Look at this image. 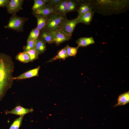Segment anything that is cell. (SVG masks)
<instances>
[{
	"label": "cell",
	"mask_w": 129,
	"mask_h": 129,
	"mask_svg": "<svg viewBox=\"0 0 129 129\" xmlns=\"http://www.w3.org/2000/svg\"><path fill=\"white\" fill-rule=\"evenodd\" d=\"M14 67V62L10 56L0 53V101L12 85Z\"/></svg>",
	"instance_id": "cell-1"
},
{
	"label": "cell",
	"mask_w": 129,
	"mask_h": 129,
	"mask_svg": "<svg viewBox=\"0 0 129 129\" xmlns=\"http://www.w3.org/2000/svg\"><path fill=\"white\" fill-rule=\"evenodd\" d=\"M92 10L101 14L108 15L122 12L128 8V0H90Z\"/></svg>",
	"instance_id": "cell-2"
},
{
	"label": "cell",
	"mask_w": 129,
	"mask_h": 129,
	"mask_svg": "<svg viewBox=\"0 0 129 129\" xmlns=\"http://www.w3.org/2000/svg\"><path fill=\"white\" fill-rule=\"evenodd\" d=\"M67 19L66 15L54 14L49 18L48 23L44 30L50 32L59 29L62 24Z\"/></svg>",
	"instance_id": "cell-3"
},
{
	"label": "cell",
	"mask_w": 129,
	"mask_h": 129,
	"mask_svg": "<svg viewBox=\"0 0 129 129\" xmlns=\"http://www.w3.org/2000/svg\"><path fill=\"white\" fill-rule=\"evenodd\" d=\"M15 14H14L10 18L8 23L5 27L17 31H22L24 24L27 20L26 18L17 16Z\"/></svg>",
	"instance_id": "cell-4"
},
{
	"label": "cell",
	"mask_w": 129,
	"mask_h": 129,
	"mask_svg": "<svg viewBox=\"0 0 129 129\" xmlns=\"http://www.w3.org/2000/svg\"><path fill=\"white\" fill-rule=\"evenodd\" d=\"M78 18H76L71 20L67 19L63 23L60 27V29L68 36L72 37L74 29L79 23Z\"/></svg>",
	"instance_id": "cell-5"
},
{
	"label": "cell",
	"mask_w": 129,
	"mask_h": 129,
	"mask_svg": "<svg viewBox=\"0 0 129 129\" xmlns=\"http://www.w3.org/2000/svg\"><path fill=\"white\" fill-rule=\"evenodd\" d=\"M53 37L54 43L59 45L62 43L69 41L71 38L60 29H58L50 32Z\"/></svg>",
	"instance_id": "cell-6"
},
{
	"label": "cell",
	"mask_w": 129,
	"mask_h": 129,
	"mask_svg": "<svg viewBox=\"0 0 129 129\" xmlns=\"http://www.w3.org/2000/svg\"><path fill=\"white\" fill-rule=\"evenodd\" d=\"M23 0H11L6 7L7 11L9 14H13L19 12L22 9Z\"/></svg>",
	"instance_id": "cell-7"
},
{
	"label": "cell",
	"mask_w": 129,
	"mask_h": 129,
	"mask_svg": "<svg viewBox=\"0 0 129 129\" xmlns=\"http://www.w3.org/2000/svg\"><path fill=\"white\" fill-rule=\"evenodd\" d=\"M32 14L34 16L41 15L49 18L54 14V12L52 7L46 4L39 9L33 11Z\"/></svg>",
	"instance_id": "cell-8"
},
{
	"label": "cell",
	"mask_w": 129,
	"mask_h": 129,
	"mask_svg": "<svg viewBox=\"0 0 129 129\" xmlns=\"http://www.w3.org/2000/svg\"><path fill=\"white\" fill-rule=\"evenodd\" d=\"M80 4L77 11L78 12L77 17H79L82 14L92 10V6L90 0H79Z\"/></svg>",
	"instance_id": "cell-9"
},
{
	"label": "cell",
	"mask_w": 129,
	"mask_h": 129,
	"mask_svg": "<svg viewBox=\"0 0 129 129\" xmlns=\"http://www.w3.org/2000/svg\"><path fill=\"white\" fill-rule=\"evenodd\" d=\"M68 0H61L57 5L53 7L54 14L66 15Z\"/></svg>",
	"instance_id": "cell-10"
},
{
	"label": "cell",
	"mask_w": 129,
	"mask_h": 129,
	"mask_svg": "<svg viewBox=\"0 0 129 129\" xmlns=\"http://www.w3.org/2000/svg\"><path fill=\"white\" fill-rule=\"evenodd\" d=\"M40 68V67L38 66L35 69L27 71L18 76L13 77V79L14 80L16 79H22L38 76Z\"/></svg>",
	"instance_id": "cell-11"
},
{
	"label": "cell",
	"mask_w": 129,
	"mask_h": 129,
	"mask_svg": "<svg viewBox=\"0 0 129 129\" xmlns=\"http://www.w3.org/2000/svg\"><path fill=\"white\" fill-rule=\"evenodd\" d=\"M33 111L32 108H26L20 106L16 107L12 110L5 112L6 114H13L21 116L32 112Z\"/></svg>",
	"instance_id": "cell-12"
},
{
	"label": "cell",
	"mask_w": 129,
	"mask_h": 129,
	"mask_svg": "<svg viewBox=\"0 0 129 129\" xmlns=\"http://www.w3.org/2000/svg\"><path fill=\"white\" fill-rule=\"evenodd\" d=\"M94 12L92 10L82 14L78 17L79 23H81L86 25L90 24L92 20Z\"/></svg>",
	"instance_id": "cell-13"
},
{
	"label": "cell",
	"mask_w": 129,
	"mask_h": 129,
	"mask_svg": "<svg viewBox=\"0 0 129 129\" xmlns=\"http://www.w3.org/2000/svg\"><path fill=\"white\" fill-rule=\"evenodd\" d=\"M34 16L36 17L37 21L36 27L40 31L44 30L48 23L49 18L41 15Z\"/></svg>",
	"instance_id": "cell-14"
},
{
	"label": "cell",
	"mask_w": 129,
	"mask_h": 129,
	"mask_svg": "<svg viewBox=\"0 0 129 129\" xmlns=\"http://www.w3.org/2000/svg\"><path fill=\"white\" fill-rule=\"evenodd\" d=\"M76 42L78 45L77 46L79 48L86 47L90 44L94 43L95 41L92 37H82L77 39Z\"/></svg>",
	"instance_id": "cell-15"
},
{
	"label": "cell",
	"mask_w": 129,
	"mask_h": 129,
	"mask_svg": "<svg viewBox=\"0 0 129 129\" xmlns=\"http://www.w3.org/2000/svg\"><path fill=\"white\" fill-rule=\"evenodd\" d=\"M34 48L39 54H42L47 49L46 43L39 37L36 40Z\"/></svg>",
	"instance_id": "cell-16"
},
{
	"label": "cell",
	"mask_w": 129,
	"mask_h": 129,
	"mask_svg": "<svg viewBox=\"0 0 129 129\" xmlns=\"http://www.w3.org/2000/svg\"><path fill=\"white\" fill-rule=\"evenodd\" d=\"M129 102V92H126L120 94L118 99L117 103L114 105L117 106L125 105Z\"/></svg>",
	"instance_id": "cell-17"
},
{
	"label": "cell",
	"mask_w": 129,
	"mask_h": 129,
	"mask_svg": "<svg viewBox=\"0 0 129 129\" xmlns=\"http://www.w3.org/2000/svg\"><path fill=\"white\" fill-rule=\"evenodd\" d=\"M39 37L46 43L51 44L54 43L53 37L50 32L46 30L40 31Z\"/></svg>",
	"instance_id": "cell-18"
},
{
	"label": "cell",
	"mask_w": 129,
	"mask_h": 129,
	"mask_svg": "<svg viewBox=\"0 0 129 129\" xmlns=\"http://www.w3.org/2000/svg\"><path fill=\"white\" fill-rule=\"evenodd\" d=\"M68 57L67 54L66 47H64L59 51L57 54L51 58L47 62H50L59 59L64 60Z\"/></svg>",
	"instance_id": "cell-19"
},
{
	"label": "cell",
	"mask_w": 129,
	"mask_h": 129,
	"mask_svg": "<svg viewBox=\"0 0 129 129\" xmlns=\"http://www.w3.org/2000/svg\"><path fill=\"white\" fill-rule=\"evenodd\" d=\"M79 4V0H68L66 14L77 11Z\"/></svg>",
	"instance_id": "cell-20"
},
{
	"label": "cell",
	"mask_w": 129,
	"mask_h": 129,
	"mask_svg": "<svg viewBox=\"0 0 129 129\" xmlns=\"http://www.w3.org/2000/svg\"><path fill=\"white\" fill-rule=\"evenodd\" d=\"M16 59L23 63H27L31 61L29 54L26 52L25 51L19 53L16 56Z\"/></svg>",
	"instance_id": "cell-21"
},
{
	"label": "cell",
	"mask_w": 129,
	"mask_h": 129,
	"mask_svg": "<svg viewBox=\"0 0 129 129\" xmlns=\"http://www.w3.org/2000/svg\"><path fill=\"white\" fill-rule=\"evenodd\" d=\"M40 31L36 27L32 29L30 32L27 40H36L39 37Z\"/></svg>",
	"instance_id": "cell-22"
},
{
	"label": "cell",
	"mask_w": 129,
	"mask_h": 129,
	"mask_svg": "<svg viewBox=\"0 0 129 129\" xmlns=\"http://www.w3.org/2000/svg\"><path fill=\"white\" fill-rule=\"evenodd\" d=\"M46 4L43 0H34L32 10L33 11H36L44 7Z\"/></svg>",
	"instance_id": "cell-23"
},
{
	"label": "cell",
	"mask_w": 129,
	"mask_h": 129,
	"mask_svg": "<svg viewBox=\"0 0 129 129\" xmlns=\"http://www.w3.org/2000/svg\"><path fill=\"white\" fill-rule=\"evenodd\" d=\"M67 54L68 57H74L76 54L79 47H73L70 46L68 45L66 46Z\"/></svg>",
	"instance_id": "cell-24"
},
{
	"label": "cell",
	"mask_w": 129,
	"mask_h": 129,
	"mask_svg": "<svg viewBox=\"0 0 129 129\" xmlns=\"http://www.w3.org/2000/svg\"><path fill=\"white\" fill-rule=\"evenodd\" d=\"M23 116H22L16 119L11 125L9 129H19L22 122Z\"/></svg>",
	"instance_id": "cell-25"
},
{
	"label": "cell",
	"mask_w": 129,
	"mask_h": 129,
	"mask_svg": "<svg viewBox=\"0 0 129 129\" xmlns=\"http://www.w3.org/2000/svg\"><path fill=\"white\" fill-rule=\"evenodd\" d=\"M26 52L30 57L31 61H33L38 58L39 54L34 48Z\"/></svg>",
	"instance_id": "cell-26"
},
{
	"label": "cell",
	"mask_w": 129,
	"mask_h": 129,
	"mask_svg": "<svg viewBox=\"0 0 129 129\" xmlns=\"http://www.w3.org/2000/svg\"><path fill=\"white\" fill-rule=\"evenodd\" d=\"M36 40H27V45L24 48V51L27 52L34 48Z\"/></svg>",
	"instance_id": "cell-27"
},
{
	"label": "cell",
	"mask_w": 129,
	"mask_h": 129,
	"mask_svg": "<svg viewBox=\"0 0 129 129\" xmlns=\"http://www.w3.org/2000/svg\"><path fill=\"white\" fill-rule=\"evenodd\" d=\"M61 0H48L47 4L53 7L58 4Z\"/></svg>",
	"instance_id": "cell-28"
},
{
	"label": "cell",
	"mask_w": 129,
	"mask_h": 129,
	"mask_svg": "<svg viewBox=\"0 0 129 129\" xmlns=\"http://www.w3.org/2000/svg\"><path fill=\"white\" fill-rule=\"evenodd\" d=\"M10 0H0V7H6L8 5Z\"/></svg>",
	"instance_id": "cell-29"
}]
</instances>
